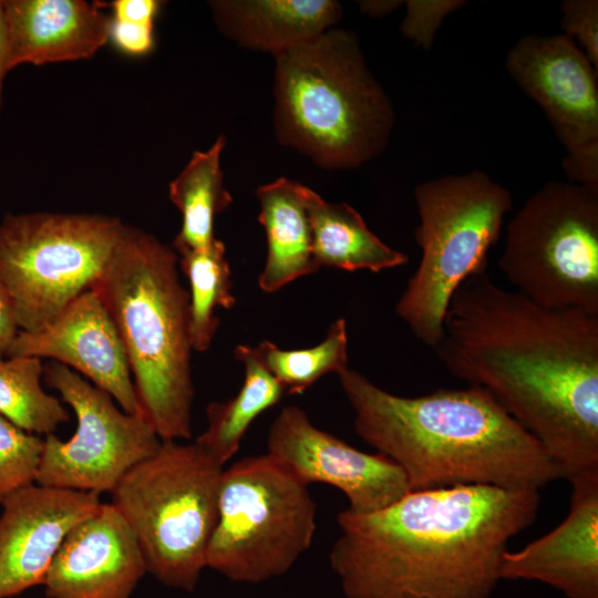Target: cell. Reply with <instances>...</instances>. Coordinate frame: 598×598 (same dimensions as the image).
<instances>
[{
	"mask_svg": "<svg viewBox=\"0 0 598 598\" xmlns=\"http://www.w3.org/2000/svg\"><path fill=\"white\" fill-rule=\"evenodd\" d=\"M19 331L13 303L0 279V358L7 355Z\"/></svg>",
	"mask_w": 598,
	"mask_h": 598,
	"instance_id": "33",
	"label": "cell"
},
{
	"mask_svg": "<svg viewBox=\"0 0 598 598\" xmlns=\"http://www.w3.org/2000/svg\"><path fill=\"white\" fill-rule=\"evenodd\" d=\"M305 190V185L280 177L255 192L260 204L258 220L267 238L266 262L258 278L264 292H276L319 270L312 256Z\"/></svg>",
	"mask_w": 598,
	"mask_h": 598,
	"instance_id": "20",
	"label": "cell"
},
{
	"mask_svg": "<svg viewBox=\"0 0 598 598\" xmlns=\"http://www.w3.org/2000/svg\"><path fill=\"white\" fill-rule=\"evenodd\" d=\"M101 504L99 494L31 484L2 503L0 598L42 585L65 536Z\"/></svg>",
	"mask_w": 598,
	"mask_h": 598,
	"instance_id": "15",
	"label": "cell"
},
{
	"mask_svg": "<svg viewBox=\"0 0 598 598\" xmlns=\"http://www.w3.org/2000/svg\"><path fill=\"white\" fill-rule=\"evenodd\" d=\"M43 440L0 415V506L12 494L35 483Z\"/></svg>",
	"mask_w": 598,
	"mask_h": 598,
	"instance_id": "27",
	"label": "cell"
},
{
	"mask_svg": "<svg viewBox=\"0 0 598 598\" xmlns=\"http://www.w3.org/2000/svg\"><path fill=\"white\" fill-rule=\"evenodd\" d=\"M338 377L357 434L401 468L411 491H539L563 477L542 444L482 388L401 396L349 367Z\"/></svg>",
	"mask_w": 598,
	"mask_h": 598,
	"instance_id": "3",
	"label": "cell"
},
{
	"mask_svg": "<svg viewBox=\"0 0 598 598\" xmlns=\"http://www.w3.org/2000/svg\"><path fill=\"white\" fill-rule=\"evenodd\" d=\"M413 195L420 217L414 239L421 259L395 312L417 340L434 349L454 292L467 279L487 271L488 252L513 200L507 188L482 171L422 182Z\"/></svg>",
	"mask_w": 598,
	"mask_h": 598,
	"instance_id": "6",
	"label": "cell"
},
{
	"mask_svg": "<svg viewBox=\"0 0 598 598\" xmlns=\"http://www.w3.org/2000/svg\"><path fill=\"white\" fill-rule=\"evenodd\" d=\"M306 206L316 265L346 271L381 272L409 262V256L383 243L347 203H330L306 186Z\"/></svg>",
	"mask_w": 598,
	"mask_h": 598,
	"instance_id": "21",
	"label": "cell"
},
{
	"mask_svg": "<svg viewBox=\"0 0 598 598\" xmlns=\"http://www.w3.org/2000/svg\"><path fill=\"white\" fill-rule=\"evenodd\" d=\"M563 168L569 183L598 193V147L566 153Z\"/></svg>",
	"mask_w": 598,
	"mask_h": 598,
	"instance_id": "31",
	"label": "cell"
},
{
	"mask_svg": "<svg viewBox=\"0 0 598 598\" xmlns=\"http://www.w3.org/2000/svg\"><path fill=\"white\" fill-rule=\"evenodd\" d=\"M6 357L47 358L66 365L109 393L124 412L140 416L124 347L92 288L42 330H20Z\"/></svg>",
	"mask_w": 598,
	"mask_h": 598,
	"instance_id": "14",
	"label": "cell"
},
{
	"mask_svg": "<svg viewBox=\"0 0 598 598\" xmlns=\"http://www.w3.org/2000/svg\"><path fill=\"white\" fill-rule=\"evenodd\" d=\"M124 223L100 214H7L0 221V279L19 329L40 331L91 289Z\"/></svg>",
	"mask_w": 598,
	"mask_h": 598,
	"instance_id": "9",
	"label": "cell"
},
{
	"mask_svg": "<svg viewBox=\"0 0 598 598\" xmlns=\"http://www.w3.org/2000/svg\"><path fill=\"white\" fill-rule=\"evenodd\" d=\"M255 352L267 371L290 394H300L328 373L348 368V331L344 318L330 324L324 340L311 348L283 350L264 340Z\"/></svg>",
	"mask_w": 598,
	"mask_h": 598,
	"instance_id": "26",
	"label": "cell"
},
{
	"mask_svg": "<svg viewBox=\"0 0 598 598\" xmlns=\"http://www.w3.org/2000/svg\"><path fill=\"white\" fill-rule=\"evenodd\" d=\"M92 289L124 347L140 416L162 441L190 439L189 292L179 281L177 252L124 224Z\"/></svg>",
	"mask_w": 598,
	"mask_h": 598,
	"instance_id": "4",
	"label": "cell"
},
{
	"mask_svg": "<svg viewBox=\"0 0 598 598\" xmlns=\"http://www.w3.org/2000/svg\"><path fill=\"white\" fill-rule=\"evenodd\" d=\"M9 35L7 20L3 8V0H0V112L3 100V83L6 75L10 70L9 65Z\"/></svg>",
	"mask_w": 598,
	"mask_h": 598,
	"instance_id": "34",
	"label": "cell"
},
{
	"mask_svg": "<svg viewBox=\"0 0 598 598\" xmlns=\"http://www.w3.org/2000/svg\"><path fill=\"white\" fill-rule=\"evenodd\" d=\"M104 7L84 0H3L10 70L94 55L109 41Z\"/></svg>",
	"mask_w": 598,
	"mask_h": 598,
	"instance_id": "18",
	"label": "cell"
},
{
	"mask_svg": "<svg viewBox=\"0 0 598 598\" xmlns=\"http://www.w3.org/2000/svg\"><path fill=\"white\" fill-rule=\"evenodd\" d=\"M560 10L563 34L578 43L598 71V1L565 0Z\"/></svg>",
	"mask_w": 598,
	"mask_h": 598,
	"instance_id": "29",
	"label": "cell"
},
{
	"mask_svg": "<svg viewBox=\"0 0 598 598\" xmlns=\"http://www.w3.org/2000/svg\"><path fill=\"white\" fill-rule=\"evenodd\" d=\"M267 454L309 486L323 483L341 491L351 513L380 511L409 493L401 468L380 453H364L315 426L295 405L281 409L272 421Z\"/></svg>",
	"mask_w": 598,
	"mask_h": 598,
	"instance_id": "12",
	"label": "cell"
},
{
	"mask_svg": "<svg viewBox=\"0 0 598 598\" xmlns=\"http://www.w3.org/2000/svg\"><path fill=\"white\" fill-rule=\"evenodd\" d=\"M317 504L308 486L270 455L223 470L206 566L234 581L287 573L311 546Z\"/></svg>",
	"mask_w": 598,
	"mask_h": 598,
	"instance_id": "8",
	"label": "cell"
},
{
	"mask_svg": "<svg viewBox=\"0 0 598 598\" xmlns=\"http://www.w3.org/2000/svg\"><path fill=\"white\" fill-rule=\"evenodd\" d=\"M43 369L40 358H0V415L35 435L53 434L70 421L62 402L42 389Z\"/></svg>",
	"mask_w": 598,
	"mask_h": 598,
	"instance_id": "25",
	"label": "cell"
},
{
	"mask_svg": "<svg viewBox=\"0 0 598 598\" xmlns=\"http://www.w3.org/2000/svg\"><path fill=\"white\" fill-rule=\"evenodd\" d=\"M434 351L530 433L563 477L598 470V315L542 306L486 271L452 296Z\"/></svg>",
	"mask_w": 598,
	"mask_h": 598,
	"instance_id": "1",
	"label": "cell"
},
{
	"mask_svg": "<svg viewBox=\"0 0 598 598\" xmlns=\"http://www.w3.org/2000/svg\"><path fill=\"white\" fill-rule=\"evenodd\" d=\"M219 31L238 45L277 55L336 24L342 7L333 0L212 1Z\"/></svg>",
	"mask_w": 598,
	"mask_h": 598,
	"instance_id": "19",
	"label": "cell"
},
{
	"mask_svg": "<svg viewBox=\"0 0 598 598\" xmlns=\"http://www.w3.org/2000/svg\"><path fill=\"white\" fill-rule=\"evenodd\" d=\"M109 40L125 54L145 55L154 48V25L120 21L110 17Z\"/></svg>",
	"mask_w": 598,
	"mask_h": 598,
	"instance_id": "30",
	"label": "cell"
},
{
	"mask_svg": "<svg viewBox=\"0 0 598 598\" xmlns=\"http://www.w3.org/2000/svg\"><path fill=\"white\" fill-rule=\"evenodd\" d=\"M225 144V137L218 136L207 151L195 152L169 184V199L182 214V227L172 246L176 252L205 250L217 239L214 219L233 203L220 168Z\"/></svg>",
	"mask_w": 598,
	"mask_h": 598,
	"instance_id": "23",
	"label": "cell"
},
{
	"mask_svg": "<svg viewBox=\"0 0 598 598\" xmlns=\"http://www.w3.org/2000/svg\"><path fill=\"white\" fill-rule=\"evenodd\" d=\"M403 1L398 0H364L359 1L360 10L373 18H381L390 14L399 8Z\"/></svg>",
	"mask_w": 598,
	"mask_h": 598,
	"instance_id": "35",
	"label": "cell"
},
{
	"mask_svg": "<svg viewBox=\"0 0 598 598\" xmlns=\"http://www.w3.org/2000/svg\"><path fill=\"white\" fill-rule=\"evenodd\" d=\"M43 378L74 411L78 424L66 441L45 435L37 484L111 493L131 468L158 451L162 440L144 419L118 409L109 393L74 370L50 361Z\"/></svg>",
	"mask_w": 598,
	"mask_h": 598,
	"instance_id": "11",
	"label": "cell"
},
{
	"mask_svg": "<svg viewBox=\"0 0 598 598\" xmlns=\"http://www.w3.org/2000/svg\"><path fill=\"white\" fill-rule=\"evenodd\" d=\"M145 573L134 533L101 503L65 536L42 585L48 598H131Z\"/></svg>",
	"mask_w": 598,
	"mask_h": 598,
	"instance_id": "16",
	"label": "cell"
},
{
	"mask_svg": "<svg viewBox=\"0 0 598 598\" xmlns=\"http://www.w3.org/2000/svg\"><path fill=\"white\" fill-rule=\"evenodd\" d=\"M506 70L544 111L566 153L598 147V71L564 34L522 37Z\"/></svg>",
	"mask_w": 598,
	"mask_h": 598,
	"instance_id": "13",
	"label": "cell"
},
{
	"mask_svg": "<svg viewBox=\"0 0 598 598\" xmlns=\"http://www.w3.org/2000/svg\"><path fill=\"white\" fill-rule=\"evenodd\" d=\"M279 142L328 169H353L388 146L395 115L355 34L329 29L275 55Z\"/></svg>",
	"mask_w": 598,
	"mask_h": 598,
	"instance_id": "5",
	"label": "cell"
},
{
	"mask_svg": "<svg viewBox=\"0 0 598 598\" xmlns=\"http://www.w3.org/2000/svg\"><path fill=\"white\" fill-rule=\"evenodd\" d=\"M235 358L244 365V382L238 393L206 408L207 426L194 442L207 456L221 466L238 452L251 423L277 404L286 390L267 371L254 347L239 344Z\"/></svg>",
	"mask_w": 598,
	"mask_h": 598,
	"instance_id": "22",
	"label": "cell"
},
{
	"mask_svg": "<svg viewBox=\"0 0 598 598\" xmlns=\"http://www.w3.org/2000/svg\"><path fill=\"white\" fill-rule=\"evenodd\" d=\"M464 0H408L402 34L424 50H430L444 19L461 9Z\"/></svg>",
	"mask_w": 598,
	"mask_h": 598,
	"instance_id": "28",
	"label": "cell"
},
{
	"mask_svg": "<svg viewBox=\"0 0 598 598\" xmlns=\"http://www.w3.org/2000/svg\"><path fill=\"white\" fill-rule=\"evenodd\" d=\"M498 267L542 306L598 315V193L546 182L509 220Z\"/></svg>",
	"mask_w": 598,
	"mask_h": 598,
	"instance_id": "10",
	"label": "cell"
},
{
	"mask_svg": "<svg viewBox=\"0 0 598 598\" xmlns=\"http://www.w3.org/2000/svg\"><path fill=\"white\" fill-rule=\"evenodd\" d=\"M112 19L154 25L161 2L156 0H116L110 3Z\"/></svg>",
	"mask_w": 598,
	"mask_h": 598,
	"instance_id": "32",
	"label": "cell"
},
{
	"mask_svg": "<svg viewBox=\"0 0 598 598\" xmlns=\"http://www.w3.org/2000/svg\"><path fill=\"white\" fill-rule=\"evenodd\" d=\"M539 491L485 485L410 491L368 514H338L331 568L346 598H491Z\"/></svg>",
	"mask_w": 598,
	"mask_h": 598,
	"instance_id": "2",
	"label": "cell"
},
{
	"mask_svg": "<svg viewBox=\"0 0 598 598\" xmlns=\"http://www.w3.org/2000/svg\"><path fill=\"white\" fill-rule=\"evenodd\" d=\"M570 507L553 530L520 550H506L501 579L537 580L568 598H598V470L569 480Z\"/></svg>",
	"mask_w": 598,
	"mask_h": 598,
	"instance_id": "17",
	"label": "cell"
},
{
	"mask_svg": "<svg viewBox=\"0 0 598 598\" xmlns=\"http://www.w3.org/2000/svg\"><path fill=\"white\" fill-rule=\"evenodd\" d=\"M178 266L189 282V337L193 351H207L219 327L218 308L231 309V271L224 243L216 239L205 250H181Z\"/></svg>",
	"mask_w": 598,
	"mask_h": 598,
	"instance_id": "24",
	"label": "cell"
},
{
	"mask_svg": "<svg viewBox=\"0 0 598 598\" xmlns=\"http://www.w3.org/2000/svg\"><path fill=\"white\" fill-rule=\"evenodd\" d=\"M224 466L195 443L162 441L111 492L134 533L146 570L163 585L192 591L206 566L217 522Z\"/></svg>",
	"mask_w": 598,
	"mask_h": 598,
	"instance_id": "7",
	"label": "cell"
}]
</instances>
